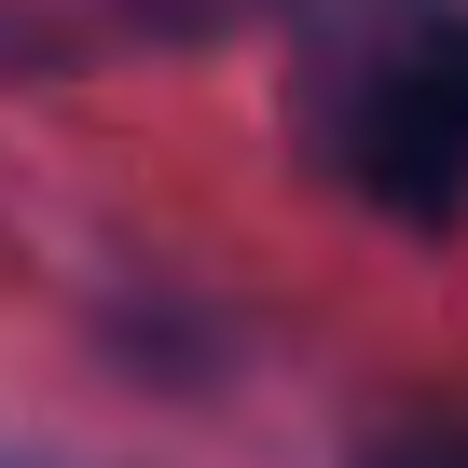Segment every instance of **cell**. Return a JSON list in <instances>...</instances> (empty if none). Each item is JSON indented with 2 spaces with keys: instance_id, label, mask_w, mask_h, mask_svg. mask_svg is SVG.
<instances>
[{
  "instance_id": "obj_2",
  "label": "cell",
  "mask_w": 468,
  "mask_h": 468,
  "mask_svg": "<svg viewBox=\"0 0 468 468\" xmlns=\"http://www.w3.org/2000/svg\"><path fill=\"white\" fill-rule=\"evenodd\" d=\"M372 468H468V427H413V441H386Z\"/></svg>"
},
{
  "instance_id": "obj_1",
  "label": "cell",
  "mask_w": 468,
  "mask_h": 468,
  "mask_svg": "<svg viewBox=\"0 0 468 468\" xmlns=\"http://www.w3.org/2000/svg\"><path fill=\"white\" fill-rule=\"evenodd\" d=\"M317 152L386 207V220H454L468 207V28H386L331 69L317 97Z\"/></svg>"
}]
</instances>
